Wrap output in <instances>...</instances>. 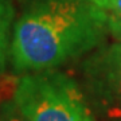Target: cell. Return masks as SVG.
I'll use <instances>...</instances> for the list:
<instances>
[{
	"label": "cell",
	"mask_w": 121,
	"mask_h": 121,
	"mask_svg": "<svg viewBox=\"0 0 121 121\" xmlns=\"http://www.w3.org/2000/svg\"><path fill=\"white\" fill-rule=\"evenodd\" d=\"M109 13L91 0H36L13 24L9 59L16 73L67 63L105 43Z\"/></svg>",
	"instance_id": "obj_1"
},
{
	"label": "cell",
	"mask_w": 121,
	"mask_h": 121,
	"mask_svg": "<svg viewBox=\"0 0 121 121\" xmlns=\"http://www.w3.org/2000/svg\"><path fill=\"white\" fill-rule=\"evenodd\" d=\"M109 32L116 40H121V15L109 13Z\"/></svg>",
	"instance_id": "obj_7"
},
{
	"label": "cell",
	"mask_w": 121,
	"mask_h": 121,
	"mask_svg": "<svg viewBox=\"0 0 121 121\" xmlns=\"http://www.w3.org/2000/svg\"><path fill=\"white\" fill-rule=\"evenodd\" d=\"M79 71L81 86L97 118L121 121V40L89 52Z\"/></svg>",
	"instance_id": "obj_3"
},
{
	"label": "cell",
	"mask_w": 121,
	"mask_h": 121,
	"mask_svg": "<svg viewBox=\"0 0 121 121\" xmlns=\"http://www.w3.org/2000/svg\"><path fill=\"white\" fill-rule=\"evenodd\" d=\"M0 121H28L22 113L16 102L12 99L4 101L0 105Z\"/></svg>",
	"instance_id": "obj_5"
},
{
	"label": "cell",
	"mask_w": 121,
	"mask_h": 121,
	"mask_svg": "<svg viewBox=\"0 0 121 121\" xmlns=\"http://www.w3.org/2000/svg\"><path fill=\"white\" fill-rule=\"evenodd\" d=\"M15 8L11 0H0V73L4 71L11 50Z\"/></svg>",
	"instance_id": "obj_4"
},
{
	"label": "cell",
	"mask_w": 121,
	"mask_h": 121,
	"mask_svg": "<svg viewBox=\"0 0 121 121\" xmlns=\"http://www.w3.org/2000/svg\"><path fill=\"white\" fill-rule=\"evenodd\" d=\"M91 1L108 13L121 15V0H91Z\"/></svg>",
	"instance_id": "obj_6"
},
{
	"label": "cell",
	"mask_w": 121,
	"mask_h": 121,
	"mask_svg": "<svg viewBox=\"0 0 121 121\" xmlns=\"http://www.w3.org/2000/svg\"><path fill=\"white\" fill-rule=\"evenodd\" d=\"M12 98L28 121H97L81 83L56 69L22 75Z\"/></svg>",
	"instance_id": "obj_2"
}]
</instances>
